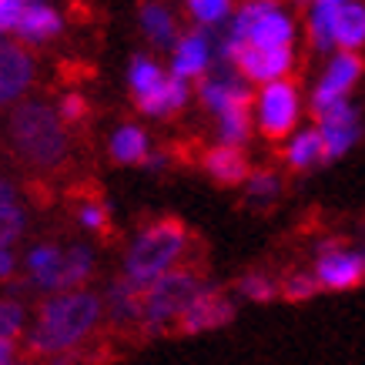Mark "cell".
<instances>
[{"instance_id":"9a60e30c","label":"cell","mask_w":365,"mask_h":365,"mask_svg":"<svg viewBox=\"0 0 365 365\" xmlns=\"http://www.w3.org/2000/svg\"><path fill=\"white\" fill-rule=\"evenodd\" d=\"M211 67V41L205 34H185L175 44V57H171V74L181 81L201 78Z\"/></svg>"},{"instance_id":"9c48e42d","label":"cell","mask_w":365,"mask_h":365,"mask_svg":"<svg viewBox=\"0 0 365 365\" xmlns=\"http://www.w3.org/2000/svg\"><path fill=\"white\" fill-rule=\"evenodd\" d=\"M359 74H362V61H359V57L349 54V51L335 54L332 64H329V71H325V78L319 81V88H315V94H312L315 111L322 114V111H329L332 104L345 101V94H349V88L359 81Z\"/></svg>"},{"instance_id":"8d00e7d4","label":"cell","mask_w":365,"mask_h":365,"mask_svg":"<svg viewBox=\"0 0 365 365\" xmlns=\"http://www.w3.org/2000/svg\"><path fill=\"white\" fill-rule=\"evenodd\" d=\"M17 362V342H0V365Z\"/></svg>"},{"instance_id":"e0dca14e","label":"cell","mask_w":365,"mask_h":365,"mask_svg":"<svg viewBox=\"0 0 365 365\" xmlns=\"http://www.w3.org/2000/svg\"><path fill=\"white\" fill-rule=\"evenodd\" d=\"M205 168H208V175L215 178V181H222V185H238V181L248 178V161H245V155L238 148H228V144L208 151V155H205Z\"/></svg>"},{"instance_id":"5b68a950","label":"cell","mask_w":365,"mask_h":365,"mask_svg":"<svg viewBox=\"0 0 365 365\" xmlns=\"http://www.w3.org/2000/svg\"><path fill=\"white\" fill-rule=\"evenodd\" d=\"M295 121H299V91L288 81L265 84V91L258 94V128L268 138H285Z\"/></svg>"},{"instance_id":"ab89813d","label":"cell","mask_w":365,"mask_h":365,"mask_svg":"<svg viewBox=\"0 0 365 365\" xmlns=\"http://www.w3.org/2000/svg\"><path fill=\"white\" fill-rule=\"evenodd\" d=\"M24 4H41V0H24Z\"/></svg>"},{"instance_id":"8992f818","label":"cell","mask_w":365,"mask_h":365,"mask_svg":"<svg viewBox=\"0 0 365 365\" xmlns=\"http://www.w3.org/2000/svg\"><path fill=\"white\" fill-rule=\"evenodd\" d=\"M312 275L325 292H345V288H355L365 278V262L359 252H349V248H339V245H325L319 252V262H315Z\"/></svg>"},{"instance_id":"7402d4cb","label":"cell","mask_w":365,"mask_h":365,"mask_svg":"<svg viewBox=\"0 0 365 365\" xmlns=\"http://www.w3.org/2000/svg\"><path fill=\"white\" fill-rule=\"evenodd\" d=\"M141 31L151 37V44L158 47H171L178 44V31L171 14L161 7V4H144L141 7Z\"/></svg>"},{"instance_id":"484cf974","label":"cell","mask_w":365,"mask_h":365,"mask_svg":"<svg viewBox=\"0 0 365 365\" xmlns=\"http://www.w3.org/2000/svg\"><path fill=\"white\" fill-rule=\"evenodd\" d=\"M248 128H252L248 108H235V111L218 114V134H222V144H228V148H238V144L248 141Z\"/></svg>"},{"instance_id":"f546056e","label":"cell","mask_w":365,"mask_h":365,"mask_svg":"<svg viewBox=\"0 0 365 365\" xmlns=\"http://www.w3.org/2000/svg\"><path fill=\"white\" fill-rule=\"evenodd\" d=\"M24 225H27V218H24V208H17V201L0 205V248H11L21 238Z\"/></svg>"},{"instance_id":"ac0fdd59","label":"cell","mask_w":365,"mask_h":365,"mask_svg":"<svg viewBox=\"0 0 365 365\" xmlns=\"http://www.w3.org/2000/svg\"><path fill=\"white\" fill-rule=\"evenodd\" d=\"M185 101H188V81L168 74L165 84H161L151 98L138 101V108H141L144 114H151V118H165V114L178 111V108H185Z\"/></svg>"},{"instance_id":"d4e9b609","label":"cell","mask_w":365,"mask_h":365,"mask_svg":"<svg viewBox=\"0 0 365 365\" xmlns=\"http://www.w3.org/2000/svg\"><path fill=\"white\" fill-rule=\"evenodd\" d=\"M335 14H339V7H332V4H315L309 11V37L319 51L335 47Z\"/></svg>"},{"instance_id":"1f68e13d","label":"cell","mask_w":365,"mask_h":365,"mask_svg":"<svg viewBox=\"0 0 365 365\" xmlns=\"http://www.w3.org/2000/svg\"><path fill=\"white\" fill-rule=\"evenodd\" d=\"M278 195V178L268 175V171H258V175H248V198L255 201H268Z\"/></svg>"},{"instance_id":"3957f363","label":"cell","mask_w":365,"mask_h":365,"mask_svg":"<svg viewBox=\"0 0 365 365\" xmlns=\"http://www.w3.org/2000/svg\"><path fill=\"white\" fill-rule=\"evenodd\" d=\"M61 124L64 121L47 104L34 101V104L17 108V114H14V121H11V134L24 161L41 165V168L57 165L67 151V134Z\"/></svg>"},{"instance_id":"7c38bea8","label":"cell","mask_w":365,"mask_h":365,"mask_svg":"<svg viewBox=\"0 0 365 365\" xmlns=\"http://www.w3.org/2000/svg\"><path fill=\"white\" fill-rule=\"evenodd\" d=\"M27 278L34 288H41L47 295H61V272H64V248L57 245H34L24 258Z\"/></svg>"},{"instance_id":"4fadbf2b","label":"cell","mask_w":365,"mask_h":365,"mask_svg":"<svg viewBox=\"0 0 365 365\" xmlns=\"http://www.w3.org/2000/svg\"><path fill=\"white\" fill-rule=\"evenodd\" d=\"M141 302H144V288H138L128 278H118L108 295H104V312L111 325L118 329H141Z\"/></svg>"},{"instance_id":"7a4b0ae2","label":"cell","mask_w":365,"mask_h":365,"mask_svg":"<svg viewBox=\"0 0 365 365\" xmlns=\"http://www.w3.org/2000/svg\"><path fill=\"white\" fill-rule=\"evenodd\" d=\"M188 232L181 222H155L131 242L124 255V278L138 288L155 285L158 278L175 272V262L185 255Z\"/></svg>"},{"instance_id":"4316f807","label":"cell","mask_w":365,"mask_h":365,"mask_svg":"<svg viewBox=\"0 0 365 365\" xmlns=\"http://www.w3.org/2000/svg\"><path fill=\"white\" fill-rule=\"evenodd\" d=\"M27 325V309L17 299H0V342H17Z\"/></svg>"},{"instance_id":"d6986e66","label":"cell","mask_w":365,"mask_h":365,"mask_svg":"<svg viewBox=\"0 0 365 365\" xmlns=\"http://www.w3.org/2000/svg\"><path fill=\"white\" fill-rule=\"evenodd\" d=\"M335 44L352 54L355 47L365 44V4H342L335 14Z\"/></svg>"},{"instance_id":"603a6c76","label":"cell","mask_w":365,"mask_h":365,"mask_svg":"<svg viewBox=\"0 0 365 365\" xmlns=\"http://www.w3.org/2000/svg\"><path fill=\"white\" fill-rule=\"evenodd\" d=\"M168 74H161V67L151 61V57H134L131 67H128V84H131L134 91V98L144 101V98H151L161 84H165Z\"/></svg>"},{"instance_id":"6da1fadb","label":"cell","mask_w":365,"mask_h":365,"mask_svg":"<svg viewBox=\"0 0 365 365\" xmlns=\"http://www.w3.org/2000/svg\"><path fill=\"white\" fill-rule=\"evenodd\" d=\"M104 315V302L94 292H61L37 309L31 332H27V349L34 359H64V355L81 352L88 335L98 329Z\"/></svg>"},{"instance_id":"30bf717a","label":"cell","mask_w":365,"mask_h":365,"mask_svg":"<svg viewBox=\"0 0 365 365\" xmlns=\"http://www.w3.org/2000/svg\"><path fill=\"white\" fill-rule=\"evenodd\" d=\"M235 67L248 81L275 84L292 67V47H242V54L235 57Z\"/></svg>"},{"instance_id":"ffe728a7","label":"cell","mask_w":365,"mask_h":365,"mask_svg":"<svg viewBox=\"0 0 365 365\" xmlns=\"http://www.w3.org/2000/svg\"><path fill=\"white\" fill-rule=\"evenodd\" d=\"M94 272V255L88 245L64 248V272H61V292H78Z\"/></svg>"},{"instance_id":"f1b7e54d","label":"cell","mask_w":365,"mask_h":365,"mask_svg":"<svg viewBox=\"0 0 365 365\" xmlns=\"http://www.w3.org/2000/svg\"><path fill=\"white\" fill-rule=\"evenodd\" d=\"M188 11L205 27H218L232 11V0H188Z\"/></svg>"},{"instance_id":"cb8c5ba5","label":"cell","mask_w":365,"mask_h":365,"mask_svg":"<svg viewBox=\"0 0 365 365\" xmlns=\"http://www.w3.org/2000/svg\"><path fill=\"white\" fill-rule=\"evenodd\" d=\"M319 161H325L322 134H319V128H305V131H299L295 138H292V144H288V165L292 168H312V165H319Z\"/></svg>"},{"instance_id":"e575fe53","label":"cell","mask_w":365,"mask_h":365,"mask_svg":"<svg viewBox=\"0 0 365 365\" xmlns=\"http://www.w3.org/2000/svg\"><path fill=\"white\" fill-rule=\"evenodd\" d=\"M78 222L84 225L88 232H101L104 222H108V211L101 208V205H84V208L78 211Z\"/></svg>"},{"instance_id":"ba28073f","label":"cell","mask_w":365,"mask_h":365,"mask_svg":"<svg viewBox=\"0 0 365 365\" xmlns=\"http://www.w3.org/2000/svg\"><path fill=\"white\" fill-rule=\"evenodd\" d=\"M235 319V302L228 295H222L218 288H205L198 299L191 302V309L181 315L178 322V332L185 335H198V332H211V329H222Z\"/></svg>"},{"instance_id":"277c9868","label":"cell","mask_w":365,"mask_h":365,"mask_svg":"<svg viewBox=\"0 0 365 365\" xmlns=\"http://www.w3.org/2000/svg\"><path fill=\"white\" fill-rule=\"evenodd\" d=\"M195 272H168L165 278H158L155 285L144 288V302H141V329L148 335L168 332L171 325L178 329L181 315L191 309V302L205 292Z\"/></svg>"},{"instance_id":"60d3db41","label":"cell","mask_w":365,"mask_h":365,"mask_svg":"<svg viewBox=\"0 0 365 365\" xmlns=\"http://www.w3.org/2000/svg\"><path fill=\"white\" fill-rule=\"evenodd\" d=\"M362 262H365V255H362Z\"/></svg>"},{"instance_id":"836d02e7","label":"cell","mask_w":365,"mask_h":365,"mask_svg":"<svg viewBox=\"0 0 365 365\" xmlns=\"http://www.w3.org/2000/svg\"><path fill=\"white\" fill-rule=\"evenodd\" d=\"M24 0H0V34L4 31H17V21L24 14Z\"/></svg>"},{"instance_id":"8fae6325","label":"cell","mask_w":365,"mask_h":365,"mask_svg":"<svg viewBox=\"0 0 365 365\" xmlns=\"http://www.w3.org/2000/svg\"><path fill=\"white\" fill-rule=\"evenodd\" d=\"M198 94L215 114L235 111V108H252V94L245 88V81L238 74H232V71H218V74L201 78Z\"/></svg>"},{"instance_id":"d6a6232c","label":"cell","mask_w":365,"mask_h":365,"mask_svg":"<svg viewBox=\"0 0 365 365\" xmlns=\"http://www.w3.org/2000/svg\"><path fill=\"white\" fill-rule=\"evenodd\" d=\"M84 114H88V104H84V98H81V94H67V98L57 104V118H61V121H67V124L81 121Z\"/></svg>"},{"instance_id":"52a82bcc","label":"cell","mask_w":365,"mask_h":365,"mask_svg":"<svg viewBox=\"0 0 365 365\" xmlns=\"http://www.w3.org/2000/svg\"><path fill=\"white\" fill-rule=\"evenodd\" d=\"M319 134H322V151H325V161H335L342 158L362 134V121H359V111H355L349 101H339L329 111L319 114Z\"/></svg>"},{"instance_id":"f35d334b","label":"cell","mask_w":365,"mask_h":365,"mask_svg":"<svg viewBox=\"0 0 365 365\" xmlns=\"http://www.w3.org/2000/svg\"><path fill=\"white\" fill-rule=\"evenodd\" d=\"M14 365H37V362H27V359H17V362Z\"/></svg>"},{"instance_id":"d590c367","label":"cell","mask_w":365,"mask_h":365,"mask_svg":"<svg viewBox=\"0 0 365 365\" xmlns=\"http://www.w3.org/2000/svg\"><path fill=\"white\" fill-rule=\"evenodd\" d=\"M14 268H17V258H14L11 248H0V278H11Z\"/></svg>"},{"instance_id":"74e56055","label":"cell","mask_w":365,"mask_h":365,"mask_svg":"<svg viewBox=\"0 0 365 365\" xmlns=\"http://www.w3.org/2000/svg\"><path fill=\"white\" fill-rule=\"evenodd\" d=\"M315 4H332V7H342V4H349V0H315Z\"/></svg>"},{"instance_id":"5bb4252c","label":"cell","mask_w":365,"mask_h":365,"mask_svg":"<svg viewBox=\"0 0 365 365\" xmlns=\"http://www.w3.org/2000/svg\"><path fill=\"white\" fill-rule=\"evenodd\" d=\"M34 78V61L17 44L0 41V104L21 98Z\"/></svg>"},{"instance_id":"83f0119b","label":"cell","mask_w":365,"mask_h":365,"mask_svg":"<svg viewBox=\"0 0 365 365\" xmlns=\"http://www.w3.org/2000/svg\"><path fill=\"white\" fill-rule=\"evenodd\" d=\"M278 292H282V285L272 282L268 275H262V272H248V275H242V282H238V295L248 302H272Z\"/></svg>"},{"instance_id":"44dd1931","label":"cell","mask_w":365,"mask_h":365,"mask_svg":"<svg viewBox=\"0 0 365 365\" xmlns=\"http://www.w3.org/2000/svg\"><path fill=\"white\" fill-rule=\"evenodd\" d=\"M111 155L121 165H134V161H148V134L134 124H121L111 134Z\"/></svg>"},{"instance_id":"4dcf8cb0","label":"cell","mask_w":365,"mask_h":365,"mask_svg":"<svg viewBox=\"0 0 365 365\" xmlns=\"http://www.w3.org/2000/svg\"><path fill=\"white\" fill-rule=\"evenodd\" d=\"M315 292H322L319 282H315V275H309V272H295V275H288L285 282H282V295H285L288 302H305L312 299Z\"/></svg>"},{"instance_id":"2e32d148","label":"cell","mask_w":365,"mask_h":365,"mask_svg":"<svg viewBox=\"0 0 365 365\" xmlns=\"http://www.w3.org/2000/svg\"><path fill=\"white\" fill-rule=\"evenodd\" d=\"M64 27L61 14L47 4H27L17 21V37L21 41H31V44H41V41H51L57 31Z\"/></svg>"}]
</instances>
